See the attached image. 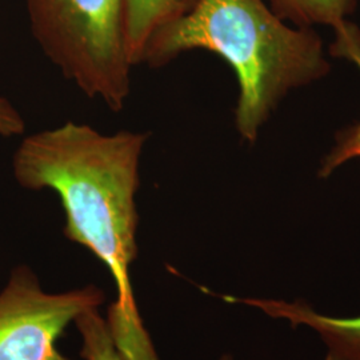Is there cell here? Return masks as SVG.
Wrapping results in <instances>:
<instances>
[{"label": "cell", "mask_w": 360, "mask_h": 360, "mask_svg": "<svg viewBox=\"0 0 360 360\" xmlns=\"http://www.w3.org/2000/svg\"><path fill=\"white\" fill-rule=\"evenodd\" d=\"M148 132L102 134L65 122L27 135L13 156L15 180L26 190L58 193L65 214V235L98 257L116 284L108 328L124 360H158L129 282L138 254L136 193Z\"/></svg>", "instance_id": "obj_1"}, {"label": "cell", "mask_w": 360, "mask_h": 360, "mask_svg": "<svg viewBox=\"0 0 360 360\" xmlns=\"http://www.w3.org/2000/svg\"><path fill=\"white\" fill-rule=\"evenodd\" d=\"M193 50L214 52L233 70L235 126L248 143L290 91L330 71L319 37L309 27L287 26L264 0H195L155 34L142 63L158 68Z\"/></svg>", "instance_id": "obj_2"}, {"label": "cell", "mask_w": 360, "mask_h": 360, "mask_svg": "<svg viewBox=\"0 0 360 360\" xmlns=\"http://www.w3.org/2000/svg\"><path fill=\"white\" fill-rule=\"evenodd\" d=\"M44 55L90 99L120 112L131 94L123 0H25Z\"/></svg>", "instance_id": "obj_3"}, {"label": "cell", "mask_w": 360, "mask_h": 360, "mask_svg": "<svg viewBox=\"0 0 360 360\" xmlns=\"http://www.w3.org/2000/svg\"><path fill=\"white\" fill-rule=\"evenodd\" d=\"M103 300L94 285L46 294L30 269H16L0 294V360H68L56 340L70 323Z\"/></svg>", "instance_id": "obj_4"}, {"label": "cell", "mask_w": 360, "mask_h": 360, "mask_svg": "<svg viewBox=\"0 0 360 360\" xmlns=\"http://www.w3.org/2000/svg\"><path fill=\"white\" fill-rule=\"evenodd\" d=\"M224 300L262 309L271 318L287 321L292 327H309L321 336L326 346V360H360V316H327L315 311L304 300L285 302L233 296H224Z\"/></svg>", "instance_id": "obj_5"}, {"label": "cell", "mask_w": 360, "mask_h": 360, "mask_svg": "<svg viewBox=\"0 0 360 360\" xmlns=\"http://www.w3.org/2000/svg\"><path fill=\"white\" fill-rule=\"evenodd\" d=\"M195 0H123L126 47L132 65H142L143 55L155 34L187 13Z\"/></svg>", "instance_id": "obj_6"}, {"label": "cell", "mask_w": 360, "mask_h": 360, "mask_svg": "<svg viewBox=\"0 0 360 360\" xmlns=\"http://www.w3.org/2000/svg\"><path fill=\"white\" fill-rule=\"evenodd\" d=\"M335 40L331 46V55L352 62L360 71V30L347 20L336 27ZM360 158V122L342 131L336 136L334 148L323 160L319 175L327 178L336 168L348 160Z\"/></svg>", "instance_id": "obj_7"}, {"label": "cell", "mask_w": 360, "mask_h": 360, "mask_svg": "<svg viewBox=\"0 0 360 360\" xmlns=\"http://www.w3.org/2000/svg\"><path fill=\"white\" fill-rule=\"evenodd\" d=\"M274 13L297 27L336 28L346 22L354 0H269Z\"/></svg>", "instance_id": "obj_8"}, {"label": "cell", "mask_w": 360, "mask_h": 360, "mask_svg": "<svg viewBox=\"0 0 360 360\" xmlns=\"http://www.w3.org/2000/svg\"><path fill=\"white\" fill-rule=\"evenodd\" d=\"M77 330L83 338L82 356L86 360H124L119 354L108 324L98 309H89L77 316Z\"/></svg>", "instance_id": "obj_9"}, {"label": "cell", "mask_w": 360, "mask_h": 360, "mask_svg": "<svg viewBox=\"0 0 360 360\" xmlns=\"http://www.w3.org/2000/svg\"><path fill=\"white\" fill-rule=\"evenodd\" d=\"M26 129L25 117L8 99L0 96V136L13 138L22 135Z\"/></svg>", "instance_id": "obj_10"}, {"label": "cell", "mask_w": 360, "mask_h": 360, "mask_svg": "<svg viewBox=\"0 0 360 360\" xmlns=\"http://www.w3.org/2000/svg\"><path fill=\"white\" fill-rule=\"evenodd\" d=\"M220 360H232L231 356H223Z\"/></svg>", "instance_id": "obj_11"}]
</instances>
